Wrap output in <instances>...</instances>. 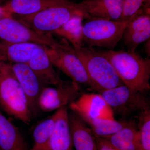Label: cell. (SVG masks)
<instances>
[{"label": "cell", "instance_id": "2", "mask_svg": "<svg viewBox=\"0 0 150 150\" xmlns=\"http://www.w3.org/2000/svg\"><path fill=\"white\" fill-rule=\"evenodd\" d=\"M0 108L8 115L28 124L32 115L24 92L12 69L11 64L0 63Z\"/></svg>", "mask_w": 150, "mask_h": 150}, {"label": "cell", "instance_id": "10", "mask_svg": "<svg viewBox=\"0 0 150 150\" xmlns=\"http://www.w3.org/2000/svg\"><path fill=\"white\" fill-rule=\"evenodd\" d=\"M69 105L81 118L115 119L112 109L99 93L82 94Z\"/></svg>", "mask_w": 150, "mask_h": 150}, {"label": "cell", "instance_id": "27", "mask_svg": "<svg viewBox=\"0 0 150 150\" xmlns=\"http://www.w3.org/2000/svg\"><path fill=\"white\" fill-rule=\"evenodd\" d=\"M11 14L8 13L4 9L2 6H0V20L6 16H11Z\"/></svg>", "mask_w": 150, "mask_h": 150}, {"label": "cell", "instance_id": "28", "mask_svg": "<svg viewBox=\"0 0 150 150\" xmlns=\"http://www.w3.org/2000/svg\"><path fill=\"white\" fill-rule=\"evenodd\" d=\"M5 53L4 50L0 49V63L2 62H6Z\"/></svg>", "mask_w": 150, "mask_h": 150}, {"label": "cell", "instance_id": "6", "mask_svg": "<svg viewBox=\"0 0 150 150\" xmlns=\"http://www.w3.org/2000/svg\"><path fill=\"white\" fill-rule=\"evenodd\" d=\"M47 54L53 66L59 68L73 81L87 86L92 90V85L85 68L75 52L74 48L63 38L51 47L45 46Z\"/></svg>", "mask_w": 150, "mask_h": 150}, {"label": "cell", "instance_id": "1", "mask_svg": "<svg viewBox=\"0 0 150 150\" xmlns=\"http://www.w3.org/2000/svg\"><path fill=\"white\" fill-rule=\"evenodd\" d=\"M110 62L127 87L146 93L150 89V59L124 50L98 51Z\"/></svg>", "mask_w": 150, "mask_h": 150}, {"label": "cell", "instance_id": "13", "mask_svg": "<svg viewBox=\"0 0 150 150\" xmlns=\"http://www.w3.org/2000/svg\"><path fill=\"white\" fill-rule=\"evenodd\" d=\"M11 67L27 98L32 115H36L40 109L38 98L44 86L27 64H11Z\"/></svg>", "mask_w": 150, "mask_h": 150}, {"label": "cell", "instance_id": "14", "mask_svg": "<svg viewBox=\"0 0 150 150\" xmlns=\"http://www.w3.org/2000/svg\"><path fill=\"white\" fill-rule=\"evenodd\" d=\"M54 113L56 121L54 131L45 144L37 150H72V139L66 106L57 109Z\"/></svg>", "mask_w": 150, "mask_h": 150}, {"label": "cell", "instance_id": "3", "mask_svg": "<svg viewBox=\"0 0 150 150\" xmlns=\"http://www.w3.org/2000/svg\"><path fill=\"white\" fill-rule=\"evenodd\" d=\"M92 85L98 93L124 85L110 62L98 50L91 47L74 48Z\"/></svg>", "mask_w": 150, "mask_h": 150}, {"label": "cell", "instance_id": "12", "mask_svg": "<svg viewBox=\"0 0 150 150\" xmlns=\"http://www.w3.org/2000/svg\"><path fill=\"white\" fill-rule=\"evenodd\" d=\"M123 36L128 51L131 52H135L141 43L149 39L150 9L142 8L128 22Z\"/></svg>", "mask_w": 150, "mask_h": 150}, {"label": "cell", "instance_id": "22", "mask_svg": "<svg viewBox=\"0 0 150 150\" xmlns=\"http://www.w3.org/2000/svg\"><path fill=\"white\" fill-rule=\"evenodd\" d=\"M5 44V53L7 61H9L13 64H27L33 51L36 48L43 46L36 43L28 42Z\"/></svg>", "mask_w": 150, "mask_h": 150}, {"label": "cell", "instance_id": "21", "mask_svg": "<svg viewBox=\"0 0 150 150\" xmlns=\"http://www.w3.org/2000/svg\"><path fill=\"white\" fill-rule=\"evenodd\" d=\"M83 19L81 16L74 17L53 32L69 41L74 48L83 47Z\"/></svg>", "mask_w": 150, "mask_h": 150}, {"label": "cell", "instance_id": "24", "mask_svg": "<svg viewBox=\"0 0 150 150\" xmlns=\"http://www.w3.org/2000/svg\"><path fill=\"white\" fill-rule=\"evenodd\" d=\"M137 118L141 150H150V109L138 113Z\"/></svg>", "mask_w": 150, "mask_h": 150}, {"label": "cell", "instance_id": "5", "mask_svg": "<svg viewBox=\"0 0 150 150\" xmlns=\"http://www.w3.org/2000/svg\"><path fill=\"white\" fill-rule=\"evenodd\" d=\"M128 22L104 19L88 20L83 28L84 45L114 50L123 37Z\"/></svg>", "mask_w": 150, "mask_h": 150}, {"label": "cell", "instance_id": "30", "mask_svg": "<svg viewBox=\"0 0 150 150\" xmlns=\"http://www.w3.org/2000/svg\"><path fill=\"white\" fill-rule=\"evenodd\" d=\"M150 0H143L142 7L144 8L150 9Z\"/></svg>", "mask_w": 150, "mask_h": 150}, {"label": "cell", "instance_id": "8", "mask_svg": "<svg viewBox=\"0 0 150 150\" xmlns=\"http://www.w3.org/2000/svg\"><path fill=\"white\" fill-rule=\"evenodd\" d=\"M0 39L3 43H33L51 47L57 40L51 34L40 33L33 30L12 16L0 20Z\"/></svg>", "mask_w": 150, "mask_h": 150}, {"label": "cell", "instance_id": "25", "mask_svg": "<svg viewBox=\"0 0 150 150\" xmlns=\"http://www.w3.org/2000/svg\"><path fill=\"white\" fill-rule=\"evenodd\" d=\"M143 0H124L121 21H129L142 9Z\"/></svg>", "mask_w": 150, "mask_h": 150}, {"label": "cell", "instance_id": "19", "mask_svg": "<svg viewBox=\"0 0 150 150\" xmlns=\"http://www.w3.org/2000/svg\"><path fill=\"white\" fill-rule=\"evenodd\" d=\"M134 121L106 139L119 150H141L140 133Z\"/></svg>", "mask_w": 150, "mask_h": 150}, {"label": "cell", "instance_id": "18", "mask_svg": "<svg viewBox=\"0 0 150 150\" xmlns=\"http://www.w3.org/2000/svg\"><path fill=\"white\" fill-rule=\"evenodd\" d=\"M67 0H8L4 9L11 15L25 16L36 13Z\"/></svg>", "mask_w": 150, "mask_h": 150}, {"label": "cell", "instance_id": "23", "mask_svg": "<svg viewBox=\"0 0 150 150\" xmlns=\"http://www.w3.org/2000/svg\"><path fill=\"white\" fill-rule=\"evenodd\" d=\"M56 121L55 113L38 123L33 131L34 144L28 150H37L45 144L54 131Z\"/></svg>", "mask_w": 150, "mask_h": 150}, {"label": "cell", "instance_id": "26", "mask_svg": "<svg viewBox=\"0 0 150 150\" xmlns=\"http://www.w3.org/2000/svg\"><path fill=\"white\" fill-rule=\"evenodd\" d=\"M94 137L98 150H119L113 146L106 139L96 136Z\"/></svg>", "mask_w": 150, "mask_h": 150}, {"label": "cell", "instance_id": "9", "mask_svg": "<svg viewBox=\"0 0 150 150\" xmlns=\"http://www.w3.org/2000/svg\"><path fill=\"white\" fill-rule=\"evenodd\" d=\"M80 93L79 84L73 81H65L56 88L44 87L38 98V107L46 112L57 110L74 102L80 96Z\"/></svg>", "mask_w": 150, "mask_h": 150}, {"label": "cell", "instance_id": "16", "mask_svg": "<svg viewBox=\"0 0 150 150\" xmlns=\"http://www.w3.org/2000/svg\"><path fill=\"white\" fill-rule=\"evenodd\" d=\"M69 117L73 146L76 150H98L94 136L84 121L73 111Z\"/></svg>", "mask_w": 150, "mask_h": 150}, {"label": "cell", "instance_id": "7", "mask_svg": "<svg viewBox=\"0 0 150 150\" xmlns=\"http://www.w3.org/2000/svg\"><path fill=\"white\" fill-rule=\"evenodd\" d=\"M113 114L123 118L150 109V99L145 93L123 85L99 93Z\"/></svg>", "mask_w": 150, "mask_h": 150}, {"label": "cell", "instance_id": "4", "mask_svg": "<svg viewBox=\"0 0 150 150\" xmlns=\"http://www.w3.org/2000/svg\"><path fill=\"white\" fill-rule=\"evenodd\" d=\"M16 19L30 28L40 33L54 32L70 19L76 16L83 18L77 3L67 0L36 13L19 16Z\"/></svg>", "mask_w": 150, "mask_h": 150}, {"label": "cell", "instance_id": "17", "mask_svg": "<svg viewBox=\"0 0 150 150\" xmlns=\"http://www.w3.org/2000/svg\"><path fill=\"white\" fill-rule=\"evenodd\" d=\"M18 128L0 110V150H28Z\"/></svg>", "mask_w": 150, "mask_h": 150}, {"label": "cell", "instance_id": "29", "mask_svg": "<svg viewBox=\"0 0 150 150\" xmlns=\"http://www.w3.org/2000/svg\"><path fill=\"white\" fill-rule=\"evenodd\" d=\"M146 43L145 44V51L147 54L148 57H149L150 54V39L147 40Z\"/></svg>", "mask_w": 150, "mask_h": 150}, {"label": "cell", "instance_id": "20", "mask_svg": "<svg viewBox=\"0 0 150 150\" xmlns=\"http://www.w3.org/2000/svg\"><path fill=\"white\" fill-rule=\"evenodd\" d=\"M81 119L88 125L95 136L104 139H107L118 132L132 121L125 120L116 121L115 119Z\"/></svg>", "mask_w": 150, "mask_h": 150}, {"label": "cell", "instance_id": "11", "mask_svg": "<svg viewBox=\"0 0 150 150\" xmlns=\"http://www.w3.org/2000/svg\"><path fill=\"white\" fill-rule=\"evenodd\" d=\"M124 0H84L77 3L83 18L121 21Z\"/></svg>", "mask_w": 150, "mask_h": 150}, {"label": "cell", "instance_id": "15", "mask_svg": "<svg viewBox=\"0 0 150 150\" xmlns=\"http://www.w3.org/2000/svg\"><path fill=\"white\" fill-rule=\"evenodd\" d=\"M27 64L32 69L44 87L48 85L59 86L64 83L54 70L49 59L45 46L35 49L33 52Z\"/></svg>", "mask_w": 150, "mask_h": 150}, {"label": "cell", "instance_id": "31", "mask_svg": "<svg viewBox=\"0 0 150 150\" xmlns=\"http://www.w3.org/2000/svg\"><path fill=\"white\" fill-rule=\"evenodd\" d=\"M5 48V44L4 43H1L0 42V49H2V50H4Z\"/></svg>", "mask_w": 150, "mask_h": 150}]
</instances>
